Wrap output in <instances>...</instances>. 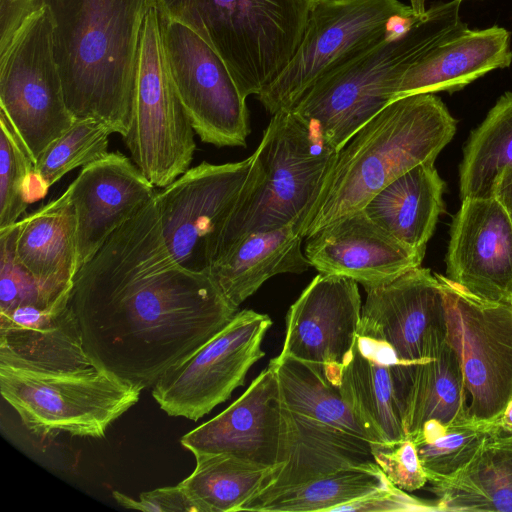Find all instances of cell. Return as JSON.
Masks as SVG:
<instances>
[{
	"mask_svg": "<svg viewBox=\"0 0 512 512\" xmlns=\"http://www.w3.org/2000/svg\"><path fill=\"white\" fill-rule=\"evenodd\" d=\"M269 364L276 372L282 402L288 410L372 443L339 387L331 384L313 365L281 353Z\"/></svg>",
	"mask_w": 512,
	"mask_h": 512,
	"instance_id": "31",
	"label": "cell"
},
{
	"mask_svg": "<svg viewBox=\"0 0 512 512\" xmlns=\"http://www.w3.org/2000/svg\"><path fill=\"white\" fill-rule=\"evenodd\" d=\"M0 112L34 165L76 121L65 101L46 7L22 26L0 56Z\"/></svg>",
	"mask_w": 512,
	"mask_h": 512,
	"instance_id": "12",
	"label": "cell"
},
{
	"mask_svg": "<svg viewBox=\"0 0 512 512\" xmlns=\"http://www.w3.org/2000/svg\"><path fill=\"white\" fill-rule=\"evenodd\" d=\"M492 197L499 202L512 225V169H505L498 177Z\"/></svg>",
	"mask_w": 512,
	"mask_h": 512,
	"instance_id": "42",
	"label": "cell"
},
{
	"mask_svg": "<svg viewBox=\"0 0 512 512\" xmlns=\"http://www.w3.org/2000/svg\"><path fill=\"white\" fill-rule=\"evenodd\" d=\"M462 0L435 3L404 35L381 42L320 78L289 110L337 151L394 100L405 72L466 29Z\"/></svg>",
	"mask_w": 512,
	"mask_h": 512,
	"instance_id": "4",
	"label": "cell"
},
{
	"mask_svg": "<svg viewBox=\"0 0 512 512\" xmlns=\"http://www.w3.org/2000/svg\"><path fill=\"white\" fill-rule=\"evenodd\" d=\"M428 483L439 511L512 512V435L494 433L463 469Z\"/></svg>",
	"mask_w": 512,
	"mask_h": 512,
	"instance_id": "28",
	"label": "cell"
},
{
	"mask_svg": "<svg viewBox=\"0 0 512 512\" xmlns=\"http://www.w3.org/2000/svg\"><path fill=\"white\" fill-rule=\"evenodd\" d=\"M143 389L96 367L47 371L0 364V392L38 437L60 432L103 438Z\"/></svg>",
	"mask_w": 512,
	"mask_h": 512,
	"instance_id": "7",
	"label": "cell"
},
{
	"mask_svg": "<svg viewBox=\"0 0 512 512\" xmlns=\"http://www.w3.org/2000/svg\"><path fill=\"white\" fill-rule=\"evenodd\" d=\"M389 479L379 466L339 470L286 489L254 506L258 512H334L346 503L384 486Z\"/></svg>",
	"mask_w": 512,
	"mask_h": 512,
	"instance_id": "33",
	"label": "cell"
},
{
	"mask_svg": "<svg viewBox=\"0 0 512 512\" xmlns=\"http://www.w3.org/2000/svg\"><path fill=\"white\" fill-rule=\"evenodd\" d=\"M194 134L172 80L159 13L152 2L141 30L132 119L123 139L145 177L164 188L189 169L196 149Z\"/></svg>",
	"mask_w": 512,
	"mask_h": 512,
	"instance_id": "8",
	"label": "cell"
},
{
	"mask_svg": "<svg viewBox=\"0 0 512 512\" xmlns=\"http://www.w3.org/2000/svg\"><path fill=\"white\" fill-rule=\"evenodd\" d=\"M411 8L399 0H317L298 49L259 102L271 115L290 110L320 78L381 42L389 21Z\"/></svg>",
	"mask_w": 512,
	"mask_h": 512,
	"instance_id": "9",
	"label": "cell"
},
{
	"mask_svg": "<svg viewBox=\"0 0 512 512\" xmlns=\"http://www.w3.org/2000/svg\"><path fill=\"white\" fill-rule=\"evenodd\" d=\"M446 275L479 297L512 302V225L495 197L462 200L451 224Z\"/></svg>",
	"mask_w": 512,
	"mask_h": 512,
	"instance_id": "17",
	"label": "cell"
},
{
	"mask_svg": "<svg viewBox=\"0 0 512 512\" xmlns=\"http://www.w3.org/2000/svg\"><path fill=\"white\" fill-rule=\"evenodd\" d=\"M153 0H44L67 107L127 135L141 30Z\"/></svg>",
	"mask_w": 512,
	"mask_h": 512,
	"instance_id": "2",
	"label": "cell"
},
{
	"mask_svg": "<svg viewBox=\"0 0 512 512\" xmlns=\"http://www.w3.org/2000/svg\"><path fill=\"white\" fill-rule=\"evenodd\" d=\"M463 1V0H462Z\"/></svg>",
	"mask_w": 512,
	"mask_h": 512,
	"instance_id": "44",
	"label": "cell"
},
{
	"mask_svg": "<svg viewBox=\"0 0 512 512\" xmlns=\"http://www.w3.org/2000/svg\"><path fill=\"white\" fill-rule=\"evenodd\" d=\"M498 431L497 422L475 423L468 420L445 425L437 420H429L412 440L430 480L459 472Z\"/></svg>",
	"mask_w": 512,
	"mask_h": 512,
	"instance_id": "35",
	"label": "cell"
},
{
	"mask_svg": "<svg viewBox=\"0 0 512 512\" xmlns=\"http://www.w3.org/2000/svg\"><path fill=\"white\" fill-rule=\"evenodd\" d=\"M376 463L389 481L398 488L412 492L428 483L414 441L410 438L393 444H372Z\"/></svg>",
	"mask_w": 512,
	"mask_h": 512,
	"instance_id": "38",
	"label": "cell"
},
{
	"mask_svg": "<svg viewBox=\"0 0 512 512\" xmlns=\"http://www.w3.org/2000/svg\"><path fill=\"white\" fill-rule=\"evenodd\" d=\"M33 171L34 163L0 112V230L18 222L30 204Z\"/></svg>",
	"mask_w": 512,
	"mask_h": 512,
	"instance_id": "36",
	"label": "cell"
},
{
	"mask_svg": "<svg viewBox=\"0 0 512 512\" xmlns=\"http://www.w3.org/2000/svg\"><path fill=\"white\" fill-rule=\"evenodd\" d=\"M386 342L358 334L339 390L372 444L393 445L407 438L403 418V367Z\"/></svg>",
	"mask_w": 512,
	"mask_h": 512,
	"instance_id": "22",
	"label": "cell"
},
{
	"mask_svg": "<svg viewBox=\"0 0 512 512\" xmlns=\"http://www.w3.org/2000/svg\"><path fill=\"white\" fill-rule=\"evenodd\" d=\"M444 190L434 162L421 163L386 185L362 210L394 238L425 252L444 210Z\"/></svg>",
	"mask_w": 512,
	"mask_h": 512,
	"instance_id": "26",
	"label": "cell"
},
{
	"mask_svg": "<svg viewBox=\"0 0 512 512\" xmlns=\"http://www.w3.org/2000/svg\"><path fill=\"white\" fill-rule=\"evenodd\" d=\"M271 325L267 314L238 311L215 336L158 379L153 398L170 416L199 420L243 385L249 369L265 355L261 344Z\"/></svg>",
	"mask_w": 512,
	"mask_h": 512,
	"instance_id": "13",
	"label": "cell"
},
{
	"mask_svg": "<svg viewBox=\"0 0 512 512\" xmlns=\"http://www.w3.org/2000/svg\"><path fill=\"white\" fill-rule=\"evenodd\" d=\"M193 455L228 454L274 468L283 457L285 421L274 368L268 366L227 409L180 439Z\"/></svg>",
	"mask_w": 512,
	"mask_h": 512,
	"instance_id": "16",
	"label": "cell"
},
{
	"mask_svg": "<svg viewBox=\"0 0 512 512\" xmlns=\"http://www.w3.org/2000/svg\"><path fill=\"white\" fill-rule=\"evenodd\" d=\"M512 169V92L503 94L465 144L459 192L465 198L492 197L496 181Z\"/></svg>",
	"mask_w": 512,
	"mask_h": 512,
	"instance_id": "32",
	"label": "cell"
},
{
	"mask_svg": "<svg viewBox=\"0 0 512 512\" xmlns=\"http://www.w3.org/2000/svg\"><path fill=\"white\" fill-rule=\"evenodd\" d=\"M285 442L283 457L261 490L242 508L251 507L294 486L348 468L379 466L372 443L365 438L309 417L283 405Z\"/></svg>",
	"mask_w": 512,
	"mask_h": 512,
	"instance_id": "21",
	"label": "cell"
},
{
	"mask_svg": "<svg viewBox=\"0 0 512 512\" xmlns=\"http://www.w3.org/2000/svg\"><path fill=\"white\" fill-rule=\"evenodd\" d=\"M317 0H153L160 14L200 36L240 93L258 95L287 66Z\"/></svg>",
	"mask_w": 512,
	"mask_h": 512,
	"instance_id": "5",
	"label": "cell"
},
{
	"mask_svg": "<svg viewBox=\"0 0 512 512\" xmlns=\"http://www.w3.org/2000/svg\"><path fill=\"white\" fill-rule=\"evenodd\" d=\"M366 292L358 334L386 342L405 364L422 361L431 338L447 330L442 288L430 269H411Z\"/></svg>",
	"mask_w": 512,
	"mask_h": 512,
	"instance_id": "18",
	"label": "cell"
},
{
	"mask_svg": "<svg viewBox=\"0 0 512 512\" xmlns=\"http://www.w3.org/2000/svg\"><path fill=\"white\" fill-rule=\"evenodd\" d=\"M112 130L91 119H76L73 125L52 142L34 165L28 200L34 202L71 170L89 165L108 153Z\"/></svg>",
	"mask_w": 512,
	"mask_h": 512,
	"instance_id": "34",
	"label": "cell"
},
{
	"mask_svg": "<svg viewBox=\"0 0 512 512\" xmlns=\"http://www.w3.org/2000/svg\"><path fill=\"white\" fill-rule=\"evenodd\" d=\"M300 225L293 220L277 229L251 232L214 258L209 274L233 306L238 308L273 276L312 267L301 249Z\"/></svg>",
	"mask_w": 512,
	"mask_h": 512,
	"instance_id": "25",
	"label": "cell"
},
{
	"mask_svg": "<svg viewBox=\"0 0 512 512\" xmlns=\"http://www.w3.org/2000/svg\"><path fill=\"white\" fill-rule=\"evenodd\" d=\"M361 310L356 281L319 273L287 312L280 353L313 365L339 387L353 356Z\"/></svg>",
	"mask_w": 512,
	"mask_h": 512,
	"instance_id": "15",
	"label": "cell"
},
{
	"mask_svg": "<svg viewBox=\"0 0 512 512\" xmlns=\"http://www.w3.org/2000/svg\"><path fill=\"white\" fill-rule=\"evenodd\" d=\"M159 25L172 80L195 134L217 147H245L246 98L225 62L185 25L160 13Z\"/></svg>",
	"mask_w": 512,
	"mask_h": 512,
	"instance_id": "14",
	"label": "cell"
},
{
	"mask_svg": "<svg viewBox=\"0 0 512 512\" xmlns=\"http://www.w3.org/2000/svg\"><path fill=\"white\" fill-rule=\"evenodd\" d=\"M439 511L436 501L410 496L390 481L370 494L337 507L334 512Z\"/></svg>",
	"mask_w": 512,
	"mask_h": 512,
	"instance_id": "39",
	"label": "cell"
},
{
	"mask_svg": "<svg viewBox=\"0 0 512 512\" xmlns=\"http://www.w3.org/2000/svg\"><path fill=\"white\" fill-rule=\"evenodd\" d=\"M444 297L447 339L468 396L467 417L496 423L512 400V302L479 297L435 273Z\"/></svg>",
	"mask_w": 512,
	"mask_h": 512,
	"instance_id": "10",
	"label": "cell"
},
{
	"mask_svg": "<svg viewBox=\"0 0 512 512\" xmlns=\"http://www.w3.org/2000/svg\"><path fill=\"white\" fill-rule=\"evenodd\" d=\"M115 501L128 509L146 512H195V509L179 484L157 488L140 494L135 500L120 491H113Z\"/></svg>",
	"mask_w": 512,
	"mask_h": 512,
	"instance_id": "40",
	"label": "cell"
},
{
	"mask_svg": "<svg viewBox=\"0 0 512 512\" xmlns=\"http://www.w3.org/2000/svg\"><path fill=\"white\" fill-rule=\"evenodd\" d=\"M16 223L0 230V313L18 307H32L59 313L66 307H55L45 298L31 274L15 256Z\"/></svg>",
	"mask_w": 512,
	"mask_h": 512,
	"instance_id": "37",
	"label": "cell"
},
{
	"mask_svg": "<svg viewBox=\"0 0 512 512\" xmlns=\"http://www.w3.org/2000/svg\"><path fill=\"white\" fill-rule=\"evenodd\" d=\"M14 249L48 302L68 306L77 273V220L68 189L16 222Z\"/></svg>",
	"mask_w": 512,
	"mask_h": 512,
	"instance_id": "23",
	"label": "cell"
},
{
	"mask_svg": "<svg viewBox=\"0 0 512 512\" xmlns=\"http://www.w3.org/2000/svg\"><path fill=\"white\" fill-rule=\"evenodd\" d=\"M456 129L457 121L433 93L390 102L338 151L317 200L301 222L302 237L361 210L413 167L435 162Z\"/></svg>",
	"mask_w": 512,
	"mask_h": 512,
	"instance_id": "3",
	"label": "cell"
},
{
	"mask_svg": "<svg viewBox=\"0 0 512 512\" xmlns=\"http://www.w3.org/2000/svg\"><path fill=\"white\" fill-rule=\"evenodd\" d=\"M69 305L93 365L142 389L238 312L210 274L171 255L155 198L77 271Z\"/></svg>",
	"mask_w": 512,
	"mask_h": 512,
	"instance_id": "1",
	"label": "cell"
},
{
	"mask_svg": "<svg viewBox=\"0 0 512 512\" xmlns=\"http://www.w3.org/2000/svg\"><path fill=\"white\" fill-rule=\"evenodd\" d=\"M497 424L503 433L512 435V400L508 403Z\"/></svg>",
	"mask_w": 512,
	"mask_h": 512,
	"instance_id": "43",
	"label": "cell"
},
{
	"mask_svg": "<svg viewBox=\"0 0 512 512\" xmlns=\"http://www.w3.org/2000/svg\"><path fill=\"white\" fill-rule=\"evenodd\" d=\"M254 152L257 176L228 218L214 258L251 232L302 222L338 153L289 110L272 115Z\"/></svg>",
	"mask_w": 512,
	"mask_h": 512,
	"instance_id": "6",
	"label": "cell"
},
{
	"mask_svg": "<svg viewBox=\"0 0 512 512\" xmlns=\"http://www.w3.org/2000/svg\"><path fill=\"white\" fill-rule=\"evenodd\" d=\"M511 62V33L506 28L467 27L409 68L399 82L394 100L419 93H452L495 69L509 67Z\"/></svg>",
	"mask_w": 512,
	"mask_h": 512,
	"instance_id": "24",
	"label": "cell"
},
{
	"mask_svg": "<svg viewBox=\"0 0 512 512\" xmlns=\"http://www.w3.org/2000/svg\"><path fill=\"white\" fill-rule=\"evenodd\" d=\"M468 396L458 355L447 331L435 335L424 359L414 364L404 407L407 438L413 439L429 420L445 425L468 421Z\"/></svg>",
	"mask_w": 512,
	"mask_h": 512,
	"instance_id": "27",
	"label": "cell"
},
{
	"mask_svg": "<svg viewBox=\"0 0 512 512\" xmlns=\"http://www.w3.org/2000/svg\"><path fill=\"white\" fill-rule=\"evenodd\" d=\"M44 7V0H0V56L22 26Z\"/></svg>",
	"mask_w": 512,
	"mask_h": 512,
	"instance_id": "41",
	"label": "cell"
},
{
	"mask_svg": "<svg viewBox=\"0 0 512 512\" xmlns=\"http://www.w3.org/2000/svg\"><path fill=\"white\" fill-rule=\"evenodd\" d=\"M194 456V471L179 485L195 512L242 511L273 469L222 453Z\"/></svg>",
	"mask_w": 512,
	"mask_h": 512,
	"instance_id": "30",
	"label": "cell"
},
{
	"mask_svg": "<svg viewBox=\"0 0 512 512\" xmlns=\"http://www.w3.org/2000/svg\"><path fill=\"white\" fill-rule=\"evenodd\" d=\"M67 189L77 220V271L157 194L133 160L118 151L82 167Z\"/></svg>",
	"mask_w": 512,
	"mask_h": 512,
	"instance_id": "19",
	"label": "cell"
},
{
	"mask_svg": "<svg viewBox=\"0 0 512 512\" xmlns=\"http://www.w3.org/2000/svg\"><path fill=\"white\" fill-rule=\"evenodd\" d=\"M255 152L239 162H202L155 196L163 239L183 267L208 273L224 226L255 180Z\"/></svg>",
	"mask_w": 512,
	"mask_h": 512,
	"instance_id": "11",
	"label": "cell"
},
{
	"mask_svg": "<svg viewBox=\"0 0 512 512\" xmlns=\"http://www.w3.org/2000/svg\"><path fill=\"white\" fill-rule=\"evenodd\" d=\"M0 364L47 371H79L95 367L85 352L70 305L46 322L1 328Z\"/></svg>",
	"mask_w": 512,
	"mask_h": 512,
	"instance_id": "29",
	"label": "cell"
},
{
	"mask_svg": "<svg viewBox=\"0 0 512 512\" xmlns=\"http://www.w3.org/2000/svg\"><path fill=\"white\" fill-rule=\"evenodd\" d=\"M304 254L319 273L352 279L367 290L420 267L425 252L394 238L361 209L307 238Z\"/></svg>",
	"mask_w": 512,
	"mask_h": 512,
	"instance_id": "20",
	"label": "cell"
}]
</instances>
